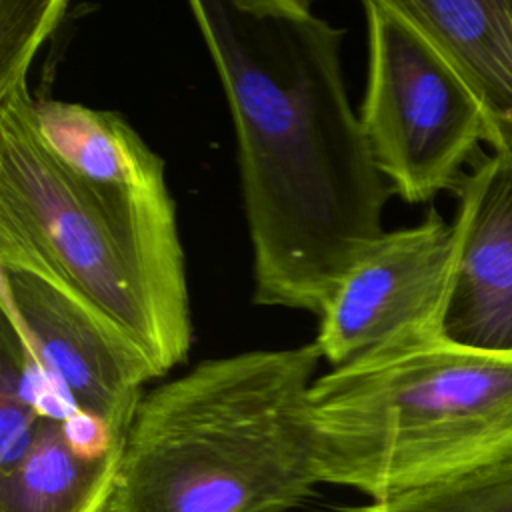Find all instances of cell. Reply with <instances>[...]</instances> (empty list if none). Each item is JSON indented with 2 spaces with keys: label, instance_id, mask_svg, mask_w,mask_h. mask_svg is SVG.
I'll list each match as a JSON object with an SVG mask.
<instances>
[{
  "label": "cell",
  "instance_id": "9",
  "mask_svg": "<svg viewBox=\"0 0 512 512\" xmlns=\"http://www.w3.org/2000/svg\"><path fill=\"white\" fill-rule=\"evenodd\" d=\"M474 88L494 152H512V0H400Z\"/></svg>",
  "mask_w": 512,
  "mask_h": 512
},
{
  "label": "cell",
  "instance_id": "6",
  "mask_svg": "<svg viewBox=\"0 0 512 512\" xmlns=\"http://www.w3.org/2000/svg\"><path fill=\"white\" fill-rule=\"evenodd\" d=\"M0 310L48 380L126 438L144 384L162 376L144 346L8 234H0Z\"/></svg>",
  "mask_w": 512,
  "mask_h": 512
},
{
  "label": "cell",
  "instance_id": "13",
  "mask_svg": "<svg viewBox=\"0 0 512 512\" xmlns=\"http://www.w3.org/2000/svg\"><path fill=\"white\" fill-rule=\"evenodd\" d=\"M40 420L34 406L0 394V470L12 468L28 452Z\"/></svg>",
  "mask_w": 512,
  "mask_h": 512
},
{
  "label": "cell",
  "instance_id": "14",
  "mask_svg": "<svg viewBox=\"0 0 512 512\" xmlns=\"http://www.w3.org/2000/svg\"><path fill=\"white\" fill-rule=\"evenodd\" d=\"M60 426L72 452L86 460H102L124 444L102 418L84 410H76Z\"/></svg>",
  "mask_w": 512,
  "mask_h": 512
},
{
  "label": "cell",
  "instance_id": "7",
  "mask_svg": "<svg viewBox=\"0 0 512 512\" xmlns=\"http://www.w3.org/2000/svg\"><path fill=\"white\" fill-rule=\"evenodd\" d=\"M454 230L436 210L386 230L344 274L318 316L314 344L334 368L400 338H440Z\"/></svg>",
  "mask_w": 512,
  "mask_h": 512
},
{
  "label": "cell",
  "instance_id": "8",
  "mask_svg": "<svg viewBox=\"0 0 512 512\" xmlns=\"http://www.w3.org/2000/svg\"><path fill=\"white\" fill-rule=\"evenodd\" d=\"M440 340L512 356V152H494L460 184Z\"/></svg>",
  "mask_w": 512,
  "mask_h": 512
},
{
  "label": "cell",
  "instance_id": "4",
  "mask_svg": "<svg viewBox=\"0 0 512 512\" xmlns=\"http://www.w3.org/2000/svg\"><path fill=\"white\" fill-rule=\"evenodd\" d=\"M362 8L368 70L358 114L378 170L410 204L458 190L480 142L490 144L480 98L400 0Z\"/></svg>",
  "mask_w": 512,
  "mask_h": 512
},
{
  "label": "cell",
  "instance_id": "5",
  "mask_svg": "<svg viewBox=\"0 0 512 512\" xmlns=\"http://www.w3.org/2000/svg\"><path fill=\"white\" fill-rule=\"evenodd\" d=\"M32 100L24 94L0 102V234L34 248L128 330L158 368L156 330L138 272L90 190L42 142Z\"/></svg>",
  "mask_w": 512,
  "mask_h": 512
},
{
  "label": "cell",
  "instance_id": "2",
  "mask_svg": "<svg viewBox=\"0 0 512 512\" xmlns=\"http://www.w3.org/2000/svg\"><path fill=\"white\" fill-rule=\"evenodd\" d=\"M314 342L206 358L146 390L108 512H290L316 484Z\"/></svg>",
  "mask_w": 512,
  "mask_h": 512
},
{
  "label": "cell",
  "instance_id": "3",
  "mask_svg": "<svg viewBox=\"0 0 512 512\" xmlns=\"http://www.w3.org/2000/svg\"><path fill=\"white\" fill-rule=\"evenodd\" d=\"M320 484L382 502L512 448V356L400 338L316 376Z\"/></svg>",
  "mask_w": 512,
  "mask_h": 512
},
{
  "label": "cell",
  "instance_id": "1",
  "mask_svg": "<svg viewBox=\"0 0 512 512\" xmlns=\"http://www.w3.org/2000/svg\"><path fill=\"white\" fill-rule=\"evenodd\" d=\"M236 138L252 300L320 316L376 244L394 194L344 68V28L308 0H192Z\"/></svg>",
  "mask_w": 512,
  "mask_h": 512
},
{
  "label": "cell",
  "instance_id": "12",
  "mask_svg": "<svg viewBox=\"0 0 512 512\" xmlns=\"http://www.w3.org/2000/svg\"><path fill=\"white\" fill-rule=\"evenodd\" d=\"M64 14L60 0H0V102L30 94L32 60Z\"/></svg>",
  "mask_w": 512,
  "mask_h": 512
},
{
  "label": "cell",
  "instance_id": "15",
  "mask_svg": "<svg viewBox=\"0 0 512 512\" xmlns=\"http://www.w3.org/2000/svg\"><path fill=\"white\" fill-rule=\"evenodd\" d=\"M362 512H374V510H370V508H364V510H362Z\"/></svg>",
  "mask_w": 512,
  "mask_h": 512
},
{
  "label": "cell",
  "instance_id": "10",
  "mask_svg": "<svg viewBox=\"0 0 512 512\" xmlns=\"http://www.w3.org/2000/svg\"><path fill=\"white\" fill-rule=\"evenodd\" d=\"M120 456L122 448L102 460L80 458L60 422L42 418L28 452L0 470V512H108Z\"/></svg>",
  "mask_w": 512,
  "mask_h": 512
},
{
  "label": "cell",
  "instance_id": "11",
  "mask_svg": "<svg viewBox=\"0 0 512 512\" xmlns=\"http://www.w3.org/2000/svg\"><path fill=\"white\" fill-rule=\"evenodd\" d=\"M366 508L374 512H512V448Z\"/></svg>",
  "mask_w": 512,
  "mask_h": 512
}]
</instances>
